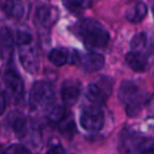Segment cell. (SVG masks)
Here are the masks:
<instances>
[{
  "instance_id": "13",
  "label": "cell",
  "mask_w": 154,
  "mask_h": 154,
  "mask_svg": "<svg viewBox=\"0 0 154 154\" xmlns=\"http://www.w3.org/2000/svg\"><path fill=\"white\" fill-rule=\"evenodd\" d=\"M81 65L88 72L99 71L105 65V57L100 53H87L81 58Z\"/></svg>"
},
{
  "instance_id": "9",
  "label": "cell",
  "mask_w": 154,
  "mask_h": 154,
  "mask_svg": "<svg viewBox=\"0 0 154 154\" xmlns=\"http://www.w3.org/2000/svg\"><path fill=\"white\" fill-rule=\"evenodd\" d=\"M18 48H19V60L22 63V66L29 73H35L40 66L38 55L35 47L31 43L26 46H20Z\"/></svg>"
},
{
  "instance_id": "19",
  "label": "cell",
  "mask_w": 154,
  "mask_h": 154,
  "mask_svg": "<svg viewBox=\"0 0 154 154\" xmlns=\"http://www.w3.org/2000/svg\"><path fill=\"white\" fill-rule=\"evenodd\" d=\"M59 130L61 134H64L67 137H71L75 132V123H73V118H71L70 116H67L59 125Z\"/></svg>"
},
{
  "instance_id": "27",
  "label": "cell",
  "mask_w": 154,
  "mask_h": 154,
  "mask_svg": "<svg viewBox=\"0 0 154 154\" xmlns=\"http://www.w3.org/2000/svg\"><path fill=\"white\" fill-rule=\"evenodd\" d=\"M150 7H152V12H153V16H154V0H150Z\"/></svg>"
},
{
  "instance_id": "7",
  "label": "cell",
  "mask_w": 154,
  "mask_h": 154,
  "mask_svg": "<svg viewBox=\"0 0 154 154\" xmlns=\"http://www.w3.org/2000/svg\"><path fill=\"white\" fill-rule=\"evenodd\" d=\"M4 84L8 95L14 100L19 101L24 94V84L20 76L14 70H6L4 73Z\"/></svg>"
},
{
  "instance_id": "17",
  "label": "cell",
  "mask_w": 154,
  "mask_h": 154,
  "mask_svg": "<svg viewBox=\"0 0 154 154\" xmlns=\"http://www.w3.org/2000/svg\"><path fill=\"white\" fill-rule=\"evenodd\" d=\"M67 116H69V113H67L66 107L58 105V106H54V107H52V108L49 109V112H48V114H47V119H48V122H49L51 124H53V125H59Z\"/></svg>"
},
{
  "instance_id": "18",
  "label": "cell",
  "mask_w": 154,
  "mask_h": 154,
  "mask_svg": "<svg viewBox=\"0 0 154 154\" xmlns=\"http://www.w3.org/2000/svg\"><path fill=\"white\" fill-rule=\"evenodd\" d=\"M147 42V37L144 32H137L130 41V48L132 52H141V49L144 48Z\"/></svg>"
},
{
  "instance_id": "22",
  "label": "cell",
  "mask_w": 154,
  "mask_h": 154,
  "mask_svg": "<svg viewBox=\"0 0 154 154\" xmlns=\"http://www.w3.org/2000/svg\"><path fill=\"white\" fill-rule=\"evenodd\" d=\"M4 154H31V152L23 144H11L4 152Z\"/></svg>"
},
{
  "instance_id": "16",
  "label": "cell",
  "mask_w": 154,
  "mask_h": 154,
  "mask_svg": "<svg viewBox=\"0 0 154 154\" xmlns=\"http://www.w3.org/2000/svg\"><path fill=\"white\" fill-rule=\"evenodd\" d=\"M63 5L66 10L73 13H82L93 5V0H63Z\"/></svg>"
},
{
  "instance_id": "5",
  "label": "cell",
  "mask_w": 154,
  "mask_h": 154,
  "mask_svg": "<svg viewBox=\"0 0 154 154\" xmlns=\"http://www.w3.org/2000/svg\"><path fill=\"white\" fill-rule=\"evenodd\" d=\"M79 123L85 131H89V132L100 131L105 123L103 112L99 106H95V105L85 107L81 113Z\"/></svg>"
},
{
  "instance_id": "6",
  "label": "cell",
  "mask_w": 154,
  "mask_h": 154,
  "mask_svg": "<svg viewBox=\"0 0 154 154\" xmlns=\"http://www.w3.org/2000/svg\"><path fill=\"white\" fill-rule=\"evenodd\" d=\"M29 12L28 0H1L0 1V13L5 18L13 20H22L26 17Z\"/></svg>"
},
{
  "instance_id": "8",
  "label": "cell",
  "mask_w": 154,
  "mask_h": 154,
  "mask_svg": "<svg viewBox=\"0 0 154 154\" xmlns=\"http://www.w3.org/2000/svg\"><path fill=\"white\" fill-rule=\"evenodd\" d=\"M152 144L150 138L143 137L138 134L130 132L128 136L122 138V149L126 150L129 154H134L137 152H144L149 149V146Z\"/></svg>"
},
{
  "instance_id": "24",
  "label": "cell",
  "mask_w": 154,
  "mask_h": 154,
  "mask_svg": "<svg viewBox=\"0 0 154 154\" xmlns=\"http://www.w3.org/2000/svg\"><path fill=\"white\" fill-rule=\"evenodd\" d=\"M46 154H66V153H65V149H64L63 146L55 144V146L51 147V148L46 152Z\"/></svg>"
},
{
  "instance_id": "11",
  "label": "cell",
  "mask_w": 154,
  "mask_h": 154,
  "mask_svg": "<svg viewBox=\"0 0 154 154\" xmlns=\"http://www.w3.org/2000/svg\"><path fill=\"white\" fill-rule=\"evenodd\" d=\"M77 59L78 57L75 52H71L63 47L53 48L48 53V60L55 66H63L65 64H75Z\"/></svg>"
},
{
  "instance_id": "15",
  "label": "cell",
  "mask_w": 154,
  "mask_h": 154,
  "mask_svg": "<svg viewBox=\"0 0 154 154\" xmlns=\"http://www.w3.org/2000/svg\"><path fill=\"white\" fill-rule=\"evenodd\" d=\"M125 63L128 66L134 71H143L147 67V57L141 52H132L130 51L125 55Z\"/></svg>"
},
{
  "instance_id": "3",
  "label": "cell",
  "mask_w": 154,
  "mask_h": 154,
  "mask_svg": "<svg viewBox=\"0 0 154 154\" xmlns=\"http://www.w3.org/2000/svg\"><path fill=\"white\" fill-rule=\"evenodd\" d=\"M54 101V89L48 82L37 81L31 87V91L29 95L30 107L34 109L46 108L52 105Z\"/></svg>"
},
{
  "instance_id": "21",
  "label": "cell",
  "mask_w": 154,
  "mask_h": 154,
  "mask_svg": "<svg viewBox=\"0 0 154 154\" xmlns=\"http://www.w3.org/2000/svg\"><path fill=\"white\" fill-rule=\"evenodd\" d=\"M18 47L20 46H26V45H31L32 43V36L29 31H25V30H18L17 34H16V37H14Z\"/></svg>"
},
{
  "instance_id": "1",
  "label": "cell",
  "mask_w": 154,
  "mask_h": 154,
  "mask_svg": "<svg viewBox=\"0 0 154 154\" xmlns=\"http://www.w3.org/2000/svg\"><path fill=\"white\" fill-rule=\"evenodd\" d=\"M73 30L88 48H102L109 41V34L103 25L90 18L77 22Z\"/></svg>"
},
{
  "instance_id": "12",
  "label": "cell",
  "mask_w": 154,
  "mask_h": 154,
  "mask_svg": "<svg viewBox=\"0 0 154 154\" xmlns=\"http://www.w3.org/2000/svg\"><path fill=\"white\" fill-rule=\"evenodd\" d=\"M58 10L52 6H40L35 12L36 24L42 28H51L58 19Z\"/></svg>"
},
{
  "instance_id": "20",
  "label": "cell",
  "mask_w": 154,
  "mask_h": 154,
  "mask_svg": "<svg viewBox=\"0 0 154 154\" xmlns=\"http://www.w3.org/2000/svg\"><path fill=\"white\" fill-rule=\"evenodd\" d=\"M0 40H1V43L5 47L13 46V43L16 41L14 40V36H13V32L8 28H6V26H4V28L0 29Z\"/></svg>"
},
{
  "instance_id": "26",
  "label": "cell",
  "mask_w": 154,
  "mask_h": 154,
  "mask_svg": "<svg viewBox=\"0 0 154 154\" xmlns=\"http://www.w3.org/2000/svg\"><path fill=\"white\" fill-rule=\"evenodd\" d=\"M141 154H154V149H153V148H149V149H147V150L142 152Z\"/></svg>"
},
{
  "instance_id": "25",
  "label": "cell",
  "mask_w": 154,
  "mask_h": 154,
  "mask_svg": "<svg viewBox=\"0 0 154 154\" xmlns=\"http://www.w3.org/2000/svg\"><path fill=\"white\" fill-rule=\"evenodd\" d=\"M5 107H6V100H5V96H4L2 94H0V116L4 113Z\"/></svg>"
},
{
  "instance_id": "23",
  "label": "cell",
  "mask_w": 154,
  "mask_h": 154,
  "mask_svg": "<svg viewBox=\"0 0 154 154\" xmlns=\"http://www.w3.org/2000/svg\"><path fill=\"white\" fill-rule=\"evenodd\" d=\"M25 118H16L13 122V131L17 136H23L25 134Z\"/></svg>"
},
{
  "instance_id": "28",
  "label": "cell",
  "mask_w": 154,
  "mask_h": 154,
  "mask_svg": "<svg viewBox=\"0 0 154 154\" xmlns=\"http://www.w3.org/2000/svg\"><path fill=\"white\" fill-rule=\"evenodd\" d=\"M4 152H5V149H2V147L0 146V154H4Z\"/></svg>"
},
{
  "instance_id": "2",
  "label": "cell",
  "mask_w": 154,
  "mask_h": 154,
  "mask_svg": "<svg viewBox=\"0 0 154 154\" xmlns=\"http://www.w3.org/2000/svg\"><path fill=\"white\" fill-rule=\"evenodd\" d=\"M118 96L122 103L125 106L126 113L130 117H135L141 112L142 108V97L140 93V88L132 81H123L119 90Z\"/></svg>"
},
{
  "instance_id": "14",
  "label": "cell",
  "mask_w": 154,
  "mask_h": 154,
  "mask_svg": "<svg viewBox=\"0 0 154 154\" xmlns=\"http://www.w3.org/2000/svg\"><path fill=\"white\" fill-rule=\"evenodd\" d=\"M148 13V7L144 2H136L132 6H129L128 10L125 11V18L128 22L132 24L141 23Z\"/></svg>"
},
{
  "instance_id": "10",
  "label": "cell",
  "mask_w": 154,
  "mask_h": 154,
  "mask_svg": "<svg viewBox=\"0 0 154 154\" xmlns=\"http://www.w3.org/2000/svg\"><path fill=\"white\" fill-rule=\"evenodd\" d=\"M81 83L77 79H66L60 87V96L65 106H72L81 95Z\"/></svg>"
},
{
  "instance_id": "4",
  "label": "cell",
  "mask_w": 154,
  "mask_h": 154,
  "mask_svg": "<svg viewBox=\"0 0 154 154\" xmlns=\"http://www.w3.org/2000/svg\"><path fill=\"white\" fill-rule=\"evenodd\" d=\"M111 91H112V81L107 77H100L95 82L88 84L85 95L95 106H100L105 103Z\"/></svg>"
}]
</instances>
